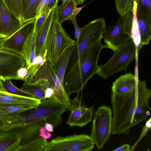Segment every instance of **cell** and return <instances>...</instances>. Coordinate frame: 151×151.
<instances>
[{"label": "cell", "mask_w": 151, "mask_h": 151, "mask_svg": "<svg viewBox=\"0 0 151 151\" xmlns=\"http://www.w3.org/2000/svg\"><path fill=\"white\" fill-rule=\"evenodd\" d=\"M151 91L145 79L138 81L136 87L122 95L112 93L111 102L113 112L112 134H127L130 129L150 115L149 100Z\"/></svg>", "instance_id": "cell-1"}, {"label": "cell", "mask_w": 151, "mask_h": 151, "mask_svg": "<svg viewBox=\"0 0 151 151\" xmlns=\"http://www.w3.org/2000/svg\"><path fill=\"white\" fill-rule=\"evenodd\" d=\"M67 110L65 104L54 97L42 100L37 107L22 113L20 119L9 125L5 132L19 134L22 146L38 136L39 129L46 123L52 124L55 129L63 122L61 115Z\"/></svg>", "instance_id": "cell-2"}, {"label": "cell", "mask_w": 151, "mask_h": 151, "mask_svg": "<svg viewBox=\"0 0 151 151\" xmlns=\"http://www.w3.org/2000/svg\"><path fill=\"white\" fill-rule=\"evenodd\" d=\"M105 46L100 42L84 52L78 61L67 67L65 74L64 86L68 95H78L86 87L88 81L98 73V61L100 52Z\"/></svg>", "instance_id": "cell-3"}, {"label": "cell", "mask_w": 151, "mask_h": 151, "mask_svg": "<svg viewBox=\"0 0 151 151\" xmlns=\"http://www.w3.org/2000/svg\"><path fill=\"white\" fill-rule=\"evenodd\" d=\"M24 86H33L44 91L45 99L54 97L63 102L68 110L71 108L72 100L67 94L64 84L58 77L55 66L47 60L34 74L28 75Z\"/></svg>", "instance_id": "cell-4"}, {"label": "cell", "mask_w": 151, "mask_h": 151, "mask_svg": "<svg viewBox=\"0 0 151 151\" xmlns=\"http://www.w3.org/2000/svg\"><path fill=\"white\" fill-rule=\"evenodd\" d=\"M58 2L55 4L45 45V50L47 52V60L54 66L65 51L76 42L70 38L59 21L57 12Z\"/></svg>", "instance_id": "cell-5"}, {"label": "cell", "mask_w": 151, "mask_h": 151, "mask_svg": "<svg viewBox=\"0 0 151 151\" xmlns=\"http://www.w3.org/2000/svg\"><path fill=\"white\" fill-rule=\"evenodd\" d=\"M106 28L103 18H98L87 23L82 32L70 57L67 68L77 62L83 53L92 46L101 42Z\"/></svg>", "instance_id": "cell-6"}, {"label": "cell", "mask_w": 151, "mask_h": 151, "mask_svg": "<svg viewBox=\"0 0 151 151\" xmlns=\"http://www.w3.org/2000/svg\"><path fill=\"white\" fill-rule=\"evenodd\" d=\"M133 17L132 8L120 15L114 25L105 29L103 38L106 48L116 51L131 39Z\"/></svg>", "instance_id": "cell-7"}, {"label": "cell", "mask_w": 151, "mask_h": 151, "mask_svg": "<svg viewBox=\"0 0 151 151\" xmlns=\"http://www.w3.org/2000/svg\"><path fill=\"white\" fill-rule=\"evenodd\" d=\"M137 50L131 39L117 50L113 51L112 56L106 63L99 65L97 74L106 79L121 71H126L130 63L135 58Z\"/></svg>", "instance_id": "cell-8"}, {"label": "cell", "mask_w": 151, "mask_h": 151, "mask_svg": "<svg viewBox=\"0 0 151 151\" xmlns=\"http://www.w3.org/2000/svg\"><path fill=\"white\" fill-rule=\"evenodd\" d=\"M112 113L111 108L106 105L99 107L94 113L90 136L99 150L102 148L109 139L111 133Z\"/></svg>", "instance_id": "cell-9"}, {"label": "cell", "mask_w": 151, "mask_h": 151, "mask_svg": "<svg viewBox=\"0 0 151 151\" xmlns=\"http://www.w3.org/2000/svg\"><path fill=\"white\" fill-rule=\"evenodd\" d=\"M95 145L90 135L75 134L52 139L48 143L46 151H91Z\"/></svg>", "instance_id": "cell-10"}, {"label": "cell", "mask_w": 151, "mask_h": 151, "mask_svg": "<svg viewBox=\"0 0 151 151\" xmlns=\"http://www.w3.org/2000/svg\"><path fill=\"white\" fill-rule=\"evenodd\" d=\"M26 65L21 55L0 49V83L6 80H19L18 71Z\"/></svg>", "instance_id": "cell-11"}, {"label": "cell", "mask_w": 151, "mask_h": 151, "mask_svg": "<svg viewBox=\"0 0 151 151\" xmlns=\"http://www.w3.org/2000/svg\"><path fill=\"white\" fill-rule=\"evenodd\" d=\"M35 22L36 19L27 22L9 37L0 39V49L21 55L25 40L34 30Z\"/></svg>", "instance_id": "cell-12"}, {"label": "cell", "mask_w": 151, "mask_h": 151, "mask_svg": "<svg viewBox=\"0 0 151 151\" xmlns=\"http://www.w3.org/2000/svg\"><path fill=\"white\" fill-rule=\"evenodd\" d=\"M79 96L77 95L72 100L71 109L66 122L67 124L70 127L77 126L82 127L92 120L93 114V107H86Z\"/></svg>", "instance_id": "cell-13"}, {"label": "cell", "mask_w": 151, "mask_h": 151, "mask_svg": "<svg viewBox=\"0 0 151 151\" xmlns=\"http://www.w3.org/2000/svg\"><path fill=\"white\" fill-rule=\"evenodd\" d=\"M22 25L20 20L9 9L3 0H0V39L9 37Z\"/></svg>", "instance_id": "cell-14"}, {"label": "cell", "mask_w": 151, "mask_h": 151, "mask_svg": "<svg viewBox=\"0 0 151 151\" xmlns=\"http://www.w3.org/2000/svg\"><path fill=\"white\" fill-rule=\"evenodd\" d=\"M37 106L0 103V130L5 132L9 125L20 119L22 113Z\"/></svg>", "instance_id": "cell-15"}, {"label": "cell", "mask_w": 151, "mask_h": 151, "mask_svg": "<svg viewBox=\"0 0 151 151\" xmlns=\"http://www.w3.org/2000/svg\"><path fill=\"white\" fill-rule=\"evenodd\" d=\"M137 17L140 36V45L142 47L149 43L151 37V22L148 19L142 8L137 5Z\"/></svg>", "instance_id": "cell-16"}, {"label": "cell", "mask_w": 151, "mask_h": 151, "mask_svg": "<svg viewBox=\"0 0 151 151\" xmlns=\"http://www.w3.org/2000/svg\"><path fill=\"white\" fill-rule=\"evenodd\" d=\"M137 81L135 75L132 73L121 75L113 82L112 92L118 95L126 93L136 87Z\"/></svg>", "instance_id": "cell-17"}, {"label": "cell", "mask_w": 151, "mask_h": 151, "mask_svg": "<svg viewBox=\"0 0 151 151\" xmlns=\"http://www.w3.org/2000/svg\"><path fill=\"white\" fill-rule=\"evenodd\" d=\"M37 38L34 30L28 36L22 46L21 55L24 60L28 69L36 56Z\"/></svg>", "instance_id": "cell-18"}, {"label": "cell", "mask_w": 151, "mask_h": 151, "mask_svg": "<svg viewBox=\"0 0 151 151\" xmlns=\"http://www.w3.org/2000/svg\"><path fill=\"white\" fill-rule=\"evenodd\" d=\"M40 102V100L35 98L14 95L0 91V103L37 106Z\"/></svg>", "instance_id": "cell-19"}, {"label": "cell", "mask_w": 151, "mask_h": 151, "mask_svg": "<svg viewBox=\"0 0 151 151\" xmlns=\"http://www.w3.org/2000/svg\"><path fill=\"white\" fill-rule=\"evenodd\" d=\"M20 135L12 132H4L0 135V151H19Z\"/></svg>", "instance_id": "cell-20"}, {"label": "cell", "mask_w": 151, "mask_h": 151, "mask_svg": "<svg viewBox=\"0 0 151 151\" xmlns=\"http://www.w3.org/2000/svg\"><path fill=\"white\" fill-rule=\"evenodd\" d=\"M77 6L76 0H68L58 6L57 15L60 24L66 20H70L74 14H77L83 7L77 8Z\"/></svg>", "instance_id": "cell-21"}, {"label": "cell", "mask_w": 151, "mask_h": 151, "mask_svg": "<svg viewBox=\"0 0 151 151\" xmlns=\"http://www.w3.org/2000/svg\"><path fill=\"white\" fill-rule=\"evenodd\" d=\"M76 44V42L68 48L59 58L55 66L57 75L64 84L65 74L69 60Z\"/></svg>", "instance_id": "cell-22"}, {"label": "cell", "mask_w": 151, "mask_h": 151, "mask_svg": "<svg viewBox=\"0 0 151 151\" xmlns=\"http://www.w3.org/2000/svg\"><path fill=\"white\" fill-rule=\"evenodd\" d=\"M41 0H23L21 21L22 24L35 19L38 7Z\"/></svg>", "instance_id": "cell-23"}, {"label": "cell", "mask_w": 151, "mask_h": 151, "mask_svg": "<svg viewBox=\"0 0 151 151\" xmlns=\"http://www.w3.org/2000/svg\"><path fill=\"white\" fill-rule=\"evenodd\" d=\"M55 4L49 13L39 34L37 35V46L36 56H43L45 51V41L52 20Z\"/></svg>", "instance_id": "cell-24"}, {"label": "cell", "mask_w": 151, "mask_h": 151, "mask_svg": "<svg viewBox=\"0 0 151 151\" xmlns=\"http://www.w3.org/2000/svg\"><path fill=\"white\" fill-rule=\"evenodd\" d=\"M49 142L47 139L38 136L27 143L21 146L19 151H46Z\"/></svg>", "instance_id": "cell-25"}, {"label": "cell", "mask_w": 151, "mask_h": 151, "mask_svg": "<svg viewBox=\"0 0 151 151\" xmlns=\"http://www.w3.org/2000/svg\"><path fill=\"white\" fill-rule=\"evenodd\" d=\"M0 91L14 95L35 98L32 94L17 88L10 80H6L0 83Z\"/></svg>", "instance_id": "cell-26"}, {"label": "cell", "mask_w": 151, "mask_h": 151, "mask_svg": "<svg viewBox=\"0 0 151 151\" xmlns=\"http://www.w3.org/2000/svg\"><path fill=\"white\" fill-rule=\"evenodd\" d=\"M137 3L136 0L134 2L133 17L131 29L132 39L134 42L137 50L142 47L140 45V36L138 29L137 17Z\"/></svg>", "instance_id": "cell-27"}, {"label": "cell", "mask_w": 151, "mask_h": 151, "mask_svg": "<svg viewBox=\"0 0 151 151\" xmlns=\"http://www.w3.org/2000/svg\"><path fill=\"white\" fill-rule=\"evenodd\" d=\"M10 11L21 21L23 0H3Z\"/></svg>", "instance_id": "cell-28"}, {"label": "cell", "mask_w": 151, "mask_h": 151, "mask_svg": "<svg viewBox=\"0 0 151 151\" xmlns=\"http://www.w3.org/2000/svg\"><path fill=\"white\" fill-rule=\"evenodd\" d=\"M135 0H114L117 11L120 15L127 13L133 8Z\"/></svg>", "instance_id": "cell-29"}, {"label": "cell", "mask_w": 151, "mask_h": 151, "mask_svg": "<svg viewBox=\"0 0 151 151\" xmlns=\"http://www.w3.org/2000/svg\"><path fill=\"white\" fill-rule=\"evenodd\" d=\"M20 89L33 95L35 98L41 101L45 99V94L44 90L38 87L33 86H24Z\"/></svg>", "instance_id": "cell-30"}, {"label": "cell", "mask_w": 151, "mask_h": 151, "mask_svg": "<svg viewBox=\"0 0 151 151\" xmlns=\"http://www.w3.org/2000/svg\"><path fill=\"white\" fill-rule=\"evenodd\" d=\"M51 10L47 8L39 17L36 19L34 32L37 35L39 34Z\"/></svg>", "instance_id": "cell-31"}, {"label": "cell", "mask_w": 151, "mask_h": 151, "mask_svg": "<svg viewBox=\"0 0 151 151\" xmlns=\"http://www.w3.org/2000/svg\"><path fill=\"white\" fill-rule=\"evenodd\" d=\"M138 5L140 6L145 12L147 18L151 22V0H136Z\"/></svg>", "instance_id": "cell-32"}, {"label": "cell", "mask_w": 151, "mask_h": 151, "mask_svg": "<svg viewBox=\"0 0 151 151\" xmlns=\"http://www.w3.org/2000/svg\"><path fill=\"white\" fill-rule=\"evenodd\" d=\"M151 127V118H150V119L147 122L146 124L144 127L142 132L140 136L139 137L138 139V140L135 143L134 145L132 146L131 148L130 149L129 151H134L135 147L138 145L139 142L146 135L148 131L150 130Z\"/></svg>", "instance_id": "cell-33"}, {"label": "cell", "mask_w": 151, "mask_h": 151, "mask_svg": "<svg viewBox=\"0 0 151 151\" xmlns=\"http://www.w3.org/2000/svg\"><path fill=\"white\" fill-rule=\"evenodd\" d=\"M76 15L73 16L71 18L70 20L73 24L75 31V39L76 40V42H77L82 32V28L78 27L76 21Z\"/></svg>", "instance_id": "cell-34"}, {"label": "cell", "mask_w": 151, "mask_h": 151, "mask_svg": "<svg viewBox=\"0 0 151 151\" xmlns=\"http://www.w3.org/2000/svg\"><path fill=\"white\" fill-rule=\"evenodd\" d=\"M49 0H41L38 7L36 19L39 17L46 10Z\"/></svg>", "instance_id": "cell-35"}, {"label": "cell", "mask_w": 151, "mask_h": 151, "mask_svg": "<svg viewBox=\"0 0 151 151\" xmlns=\"http://www.w3.org/2000/svg\"><path fill=\"white\" fill-rule=\"evenodd\" d=\"M28 74V70L25 66L20 69L18 71L17 74L19 80L24 81Z\"/></svg>", "instance_id": "cell-36"}, {"label": "cell", "mask_w": 151, "mask_h": 151, "mask_svg": "<svg viewBox=\"0 0 151 151\" xmlns=\"http://www.w3.org/2000/svg\"><path fill=\"white\" fill-rule=\"evenodd\" d=\"M39 136L45 139H47L51 137L52 134L42 126L39 129Z\"/></svg>", "instance_id": "cell-37"}, {"label": "cell", "mask_w": 151, "mask_h": 151, "mask_svg": "<svg viewBox=\"0 0 151 151\" xmlns=\"http://www.w3.org/2000/svg\"><path fill=\"white\" fill-rule=\"evenodd\" d=\"M130 150V146L126 144L113 150L114 151H129Z\"/></svg>", "instance_id": "cell-38"}, {"label": "cell", "mask_w": 151, "mask_h": 151, "mask_svg": "<svg viewBox=\"0 0 151 151\" xmlns=\"http://www.w3.org/2000/svg\"><path fill=\"white\" fill-rule=\"evenodd\" d=\"M48 131L50 132H54L55 129L53 126L52 124L48 123H46L43 127Z\"/></svg>", "instance_id": "cell-39"}, {"label": "cell", "mask_w": 151, "mask_h": 151, "mask_svg": "<svg viewBox=\"0 0 151 151\" xmlns=\"http://www.w3.org/2000/svg\"><path fill=\"white\" fill-rule=\"evenodd\" d=\"M59 0H49L47 8L50 10L52 9L55 6L57 1Z\"/></svg>", "instance_id": "cell-40"}, {"label": "cell", "mask_w": 151, "mask_h": 151, "mask_svg": "<svg viewBox=\"0 0 151 151\" xmlns=\"http://www.w3.org/2000/svg\"><path fill=\"white\" fill-rule=\"evenodd\" d=\"M86 0H78V5L82 4Z\"/></svg>", "instance_id": "cell-41"}, {"label": "cell", "mask_w": 151, "mask_h": 151, "mask_svg": "<svg viewBox=\"0 0 151 151\" xmlns=\"http://www.w3.org/2000/svg\"><path fill=\"white\" fill-rule=\"evenodd\" d=\"M67 0H61V1L63 3V2L67 1Z\"/></svg>", "instance_id": "cell-42"}, {"label": "cell", "mask_w": 151, "mask_h": 151, "mask_svg": "<svg viewBox=\"0 0 151 151\" xmlns=\"http://www.w3.org/2000/svg\"><path fill=\"white\" fill-rule=\"evenodd\" d=\"M4 132L0 130V135Z\"/></svg>", "instance_id": "cell-43"}]
</instances>
